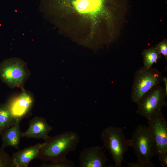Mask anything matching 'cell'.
Instances as JSON below:
<instances>
[{
	"label": "cell",
	"instance_id": "obj_9",
	"mask_svg": "<svg viewBox=\"0 0 167 167\" xmlns=\"http://www.w3.org/2000/svg\"><path fill=\"white\" fill-rule=\"evenodd\" d=\"M34 102L33 96L23 89L18 96L10 99L6 103L13 115L18 120L21 119L28 115Z\"/></svg>",
	"mask_w": 167,
	"mask_h": 167
},
{
	"label": "cell",
	"instance_id": "obj_11",
	"mask_svg": "<svg viewBox=\"0 0 167 167\" xmlns=\"http://www.w3.org/2000/svg\"><path fill=\"white\" fill-rule=\"evenodd\" d=\"M53 127L48 123L46 118L40 117L32 118L29 123V127L25 131L22 132V137L28 139H43L44 140L49 136L48 134Z\"/></svg>",
	"mask_w": 167,
	"mask_h": 167
},
{
	"label": "cell",
	"instance_id": "obj_12",
	"mask_svg": "<svg viewBox=\"0 0 167 167\" xmlns=\"http://www.w3.org/2000/svg\"><path fill=\"white\" fill-rule=\"evenodd\" d=\"M43 144L38 143L13 153L11 157L14 167H28L32 161L37 158Z\"/></svg>",
	"mask_w": 167,
	"mask_h": 167
},
{
	"label": "cell",
	"instance_id": "obj_5",
	"mask_svg": "<svg viewBox=\"0 0 167 167\" xmlns=\"http://www.w3.org/2000/svg\"><path fill=\"white\" fill-rule=\"evenodd\" d=\"M162 73L156 68L143 66L135 72L131 95V101L138 104L142 97L162 81Z\"/></svg>",
	"mask_w": 167,
	"mask_h": 167
},
{
	"label": "cell",
	"instance_id": "obj_18",
	"mask_svg": "<svg viewBox=\"0 0 167 167\" xmlns=\"http://www.w3.org/2000/svg\"><path fill=\"white\" fill-rule=\"evenodd\" d=\"M128 167H154L155 165L151 162H145L138 160L135 162L127 163Z\"/></svg>",
	"mask_w": 167,
	"mask_h": 167
},
{
	"label": "cell",
	"instance_id": "obj_15",
	"mask_svg": "<svg viewBox=\"0 0 167 167\" xmlns=\"http://www.w3.org/2000/svg\"><path fill=\"white\" fill-rule=\"evenodd\" d=\"M142 55L143 58V67L147 69L151 68L153 64L162 58L161 54L154 47L144 49Z\"/></svg>",
	"mask_w": 167,
	"mask_h": 167
},
{
	"label": "cell",
	"instance_id": "obj_1",
	"mask_svg": "<svg viewBox=\"0 0 167 167\" xmlns=\"http://www.w3.org/2000/svg\"><path fill=\"white\" fill-rule=\"evenodd\" d=\"M106 0H45L48 18L64 34L87 46L99 42L105 30L111 29L114 13Z\"/></svg>",
	"mask_w": 167,
	"mask_h": 167
},
{
	"label": "cell",
	"instance_id": "obj_10",
	"mask_svg": "<svg viewBox=\"0 0 167 167\" xmlns=\"http://www.w3.org/2000/svg\"><path fill=\"white\" fill-rule=\"evenodd\" d=\"M79 167H105L108 161L103 148L99 146L84 149L79 156Z\"/></svg>",
	"mask_w": 167,
	"mask_h": 167
},
{
	"label": "cell",
	"instance_id": "obj_20",
	"mask_svg": "<svg viewBox=\"0 0 167 167\" xmlns=\"http://www.w3.org/2000/svg\"><path fill=\"white\" fill-rule=\"evenodd\" d=\"M158 159L161 166L165 167L167 165V153L159 155Z\"/></svg>",
	"mask_w": 167,
	"mask_h": 167
},
{
	"label": "cell",
	"instance_id": "obj_16",
	"mask_svg": "<svg viewBox=\"0 0 167 167\" xmlns=\"http://www.w3.org/2000/svg\"><path fill=\"white\" fill-rule=\"evenodd\" d=\"M41 167H75L73 161L67 159L66 157L51 161L50 163H43Z\"/></svg>",
	"mask_w": 167,
	"mask_h": 167
},
{
	"label": "cell",
	"instance_id": "obj_4",
	"mask_svg": "<svg viewBox=\"0 0 167 167\" xmlns=\"http://www.w3.org/2000/svg\"><path fill=\"white\" fill-rule=\"evenodd\" d=\"M30 75L26 63L20 58L6 59L0 63V79L11 88H23Z\"/></svg>",
	"mask_w": 167,
	"mask_h": 167
},
{
	"label": "cell",
	"instance_id": "obj_6",
	"mask_svg": "<svg viewBox=\"0 0 167 167\" xmlns=\"http://www.w3.org/2000/svg\"><path fill=\"white\" fill-rule=\"evenodd\" d=\"M131 146L138 160L151 162L155 155L154 143L148 126L139 125L133 132L130 139Z\"/></svg>",
	"mask_w": 167,
	"mask_h": 167
},
{
	"label": "cell",
	"instance_id": "obj_7",
	"mask_svg": "<svg viewBox=\"0 0 167 167\" xmlns=\"http://www.w3.org/2000/svg\"><path fill=\"white\" fill-rule=\"evenodd\" d=\"M167 94L164 88L159 85L152 88L137 104L136 113L147 119L153 117L164 106H167Z\"/></svg>",
	"mask_w": 167,
	"mask_h": 167
},
{
	"label": "cell",
	"instance_id": "obj_3",
	"mask_svg": "<svg viewBox=\"0 0 167 167\" xmlns=\"http://www.w3.org/2000/svg\"><path fill=\"white\" fill-rule=\"evenodd\" d=\"M101 137L104 147L109 150L112 156L115 163L114 167H122L124 154L129 147L131 146L130 139H126L121 128L113 126L103 129Z\"/></svg>",
	"mask_w": 167,
	"mask_h": 167
},
{
	"label": "cell",
	"instance_id": "obj_8",
	"mask_svg": "<svg viewBox=\"0 0 167 167\" xmlns=\"http://www.w3.org/2000/svg\"><path fill=\"white\" fill-rule=\"evenodd\" d=\"M147 120L154 143L155 155L167 153V121L161 110Z\"/></svg>",
	"mask_w": 167,
	"mask_h": 167
},
{
	"label": "cell",
	"instance_id": "obj_21",
	"mask_svg": "<svg viewBox=\"0 0 167 167\" xmlns=\"http://www.w3.org/2000/svg\"><path fill=\"white\" fill-rule=\"evenodd\" d=\"M162 80L164 82L165 84V89L166 93L167 94V78L166 77H163Z\"/></svg>",
	"mask_w": 167,
	"mask_h": 167
},
{
	"label": "cell",
	"instance_id": "obj_19",
	"mask_svg": "<svg viewBox=\"0 0 167 167\" xmlns=\"http://www.w3.org/2000/svg\"><path fill=\"white\" fill-rule=\"evenodd\" d=\"M158 53L162 54L167 59V42L166 41H163L158 44L155 47Z\"/></svg>",
	"mask_w": 167,
	"mask_h": 167
},
{
	"label": "cell",
	"instance_id": "obj_2",
	"mask_svg": "<svg viewBox=\"0 0 167 167\" xmlns=\"http://www.w3.org/2000/svg\"><path fill=\"white\" fill-rule=\"evenodd\" d=\"M80 137L73 131H65L45 140L36 158L44 162L66 157L76 149Z\"/></svg>",
	"mask_w": 167,
	"mask_h": 167
},
{
	"label": "cell",
	"instance_id": "obj_17",
	"mask_svg": "<svg viewBox=\"0 0 167 167\" xmlns=\"http://www.w3.org/2000/svg\"><path fill=\"white\" fill-rule=\"evenodd\" d=\"M4 148H0V167H14L11 156Z\"/></svg>",
	"mask_w": 167,
	"mask_h": 167
},
{
	"label": "cell",
	"instance_id": "obj_14",
	"mask_svg": "<svg viewBox=\"0 0 167 167\" xmlns=\"http://www.w3.org/2000/svg\"><path fill=\"white\" fill-rule=\"evenodd\" d=\"M18 121L12 114L6 103L0 104V135Z\"/></svg>",
	"mask_w": 167,
	"mask_h": 167
},
{
	"label": "cell",
	"instance_id": "obj_13",
	"mask_svg": "<svg viewBox=\"0 0 167 167\" xmlns=\"http://www.w3.org/2000/svg\"><path fill=\"white\" fill-rule=\"evenodd\" d=\"M20 122H18L1 135L2 147H11L17 150L19 149L22 132L20 127Z\"/></svg>",
	"mask_w": 167,
	"mask_h": 167
}]
</instances>
